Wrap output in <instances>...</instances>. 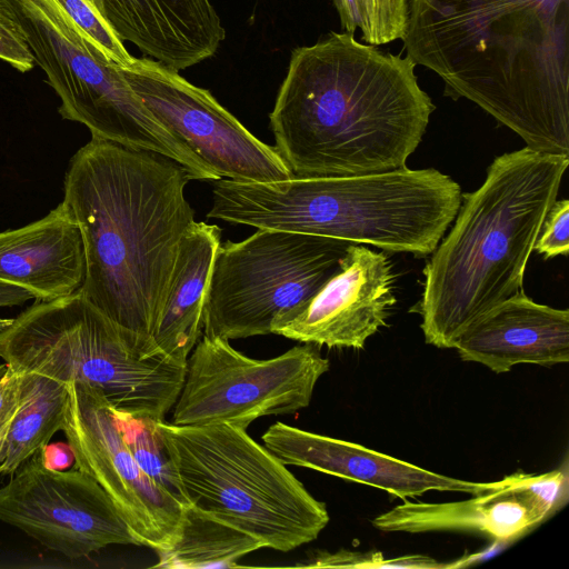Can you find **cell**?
Here are the masks:
<instances>
[{
	"label": "cell",
	"mask_w": 569,
	"mask_h": 569,
	"mask_svg": "<svg viewBox=\"0 0 569 569\" xmlns=\"http://www.w3.org/2000/svg\"><path fill=\"white\" fill-rule=\"evenodd\" d=\"M84 276L81 232L62 202L37 221L0 232V287L48 301L79 290Z\"/></svg>",
	"instance_id": "ac0fdd59"
},
{
	"label": "cell",
	"mask_w": 569,
	"mask_h": 569,
	"mask_svg": "<svg viewBox=\"0 0 569 569\" xmlns=\"http://www.w3.org/2000/svg\"><path fill=\"white\" fill-rule=\"evenodd\" d=\"M121 70L151 113L220 179L292 178L274 148L256 138L210 91L150 58L133 57Z\"/></svg>",
	"instance_id": "7c38bea8"
},
{
	"label": "cell",
	"mask_w": 569,
	"mask_h": 569,
	"mask_svg": "<svg viewBox=\"0 0 569 569\" xmlns=\"http://www.w3.org/2000/svg\"><path fill=\"white\" fill-rule=\"evenodd\" d=\"M533 250L545 259L569 252V201L556 200L548 211Z\"/></svg>",
	"instance_id": "484cf974"
},
{
	"label": "cell",
	"mask_w": 569,
	"mask_h": 569,
	"mask_svg": "<svg viewBox=\"0 0 569 569\" xmlns=\"http://www.w3.org/2000/svg\"><path fill=\"white\" fill-rule=\"evenodd\" d=\"M62 431L74 467L92 477L114 502L139 546L157 553L176 541L182 503L154 483L128 449L117 416L94 388L69 382Z\"/></svg>",
	"instance_id": "4fadbf2b"
},
{
	"label": "cell",
	"mask_w": 569,
	"mask_h": 569,
	"mask_svg": "<svg viewBox=\"0 0 569 569\" xmlns=\"http://www.w3.org/2000/svg\"><path fill=\"white\" fill-rule=\"evenodd\" d=\"M568 477L561 469L542 475L517 472L507 485L453 502L403 503L372 520L385 532L458 531L498 542L512 541L543 522L567 500Z\"/></svg>",
	"instance_id": "5bb4252c"
},
{
	"label": "cell",
	"mask_w": 569,
	"mask_h": 569,
	"mask_svg": "<svg viewBox=\"0 0 569 569\" xmlns=\"http://www.w3.org/2000/svg\"><path fill=\"white\" fill-rule=\"evenodd\" d=\"M361 38L371 46L402 39L406 30L408 0H360Z\"/></svg>",
	"instance_id": "cb8c5ba5"
},
{
	"label": "cell",
	"mask_w": 569,
	"mask_h": 569,
	"mask_svg": "<svg viewBox=\"0 0 569 569\" xmlns=\"http://www.w3.org/2000/svg\"><path fill=\"white\" fill-rule=\"evenodd\" d=\"M1 1L58 94L63 119L86 126L91 138L166 156L184 167L192 180L219 179L151 113L121 67L89 42L53 1Z\"/></svg>",
	"instance_id": "ba28073f"
},
{
	"label": "cell",
	"mask_w": 569,
	"mask_h": 569,
	"mask_svg": "<svg viewBox=\"0 0 569 569\" xmlns=\"http://www.w3.org/2000/svg\"><path fill=\"white\" fill-rule=\"evenodd\" d=\"M0 520L70 559L111 545L139 546L102 487L76 467H51L47 448L26 460L0 488Z\"/></svg>",
	"instance_id": "8fae6325"
},
{
	"label": "cell",
	"mask_w": 569,
	"mask_h": 569,
	"mask_svg": "<svg viewBox=\"0 0 569 569\" xmlns=\"http://www.w3.org/2000/svg\"><path fill=\"white\" fill-rule=\"evenodd\" d=\"M401 40L447 96L569 157V0H408Z\"/></svg>",
	"instance_id": "6da1fadb"
},
{
	"label": "cell",
	"mask_w": 569,
	"mask_h": 569,
	"mask_svg": "<svg viewBox=\"0 0 569 569\" xmlns=\"http://www.w3.org/2000/svg\"><path fill=\"white\" fill-rule=\"evenodd\" d=\"M306 568H418L438 569L445 568V563L437 562L433 558L422 555L402 556L393 559H386L379 551L360 552L351 550H339L336 552L319 551L307 562L297 565Z\"/></svg>",
	"instance_id": "d4e9b609"
},
{
	"label": "cell",
	"mask_w": 569,
	"mask_h": 569,
	"mask_svg": "<svg viewBox=\"0 0 569 569\" xmlns=\"http://www.w3.org/2000/svg\"><path fill=\"white\" fill-rule=\"evenodd\" d=\"M114 413L123 440L141 470L160 488L187 505L173 463L158 428V421Z\"/></svg>",
	"instance_id": "7402d4cb"
},
{
	"label": "cell",
	"mask_w": 569,
	"mask_h": 569,
	"mask_svg": "<svg viewBox=\"0 0 569 569\" xmlns=\"http://www.w3.org/2000/svg\"><path fill=\"white\" fill-rule=\"evenodd\" d=\"M188 357L172 423H229L242 429L270 415L295 413L309 406L330 362L317 345L295 346L267 360L252 359L229 340L202 336Z\"/></svg>",
	"instance_id": "30bf717a"
},
{
	"label": "cell",
	"mask_w": 569,
	"mask_h": 569,
	"mask_svg": "<svg viewBox=\"0 0 569 569\" xmlns=\"http://www.w3.org/2000/svg\"><path fill=\"white\" fill-rule=\"evenodd\" d=\"M19 398L20 373L4 362L0 365V442L18 409Z\"/></svg>",
	"instance_id": "83f0119b"
},
{
	"label": "cell",
	"mask_w": 569,
	"mask_h": 569,
	"mask_svg": "<svg viewBox=\"0 0 569 569\" xmlns=\"http://www.w3.org/2000/svg\"><path fill=\"white\" fill-rule=\"evenodd\" d=\"M221 230L194 221L183 234L168 290L151 333L157 350L187 366L201 336L202 310Z\"/></svg>",
	"instance_id": "d6986e66"
},
{
	"label": "cell",
	"mask_w": 569,
	"mask_h": 569,
	"mask_svg": "<svg viewBox=\"0 0 569 569\" xmlns=\"http://www.w3.org/2000/svg\"><path fill=\"white\" fill-rule=\"evenodd\" d=\"M393 295L387 254L350 243L341 270L300 310L274 322L271 333L329 348L363 349L387 326Z\"/></svg>",
	"instance_id": "9a60e30c"
},
{
	"label": "cell",
	"mask_w": 569,
	"mask_h": 569,
	"mask_svg": "<svg viewBox=\"0 0 569 569\" xmlns=\"http://www.w3.org/2000/svg\"><path fill=\"white\" fill-rule=\"evenodd\" d=\"M158 428L187 505L283 552L317 539L328 525L326 505L246 429L164 420Z\"/></svg>",
	"instance_id": "52a82bcc"
},
{
	"label": "cell",
	"mask_w": 569,
	"mask_h": 569,
	"mask_svg": "<svg viewBox=\"0 0 569 569\" xmlns=\"http://www.w3.org/2000/svg\"><path fill=\"white\" fill-rule=\"evenodd\" d=\"M0 59L20 72L34 66V58L24 36L7 6L0 0Z\"/></svg>",
	"instance_id": "4316f807"
},
{
	"label": "cell",
	"mask_w": 569,
	"mask_h": 569,
	"mask_svg": "<svg viewBox=\"0 0 569 569\" xmlns=\"http://www.w3.org/2000/svg\"><path fill=\"white\" fill-rule=\"evenodd\" d=\"M264 447L284 465L332 475L385 490L407 500L428 491L478 495L509 483L516 473L491 482L451 478L361 445L274 422L262 435Z\"/></svg>",
	"instance_id": "2e32d148"
},
{
	"label": "cell",
	"mask_w": 569,
	"mask_h": 569,
	"mask_svg": "<svg viewBox=\"0 0 569 569\" xmlns=\"http://www.w3.org/2000/svg\"><path fill=\"white\" fill-rule=\"evenodd\" d=\"M350 242L257 229L220 243L202 310L204 336L226 340L271 333L305 307L342 268Z\"/></svg>",
	"instance_id": "9c48e42d"
},
{
	"label": "cell",
	"mask_w": 569,
	"mask_h": 569,
	"mask_svg": "<svg viewBox=\"0 0 569 569\" xmlns=\"http://www.w3.org/2000/svg\"><path fill=\"white\" fill-rule=\"evenodd\" d=\"M568 164L569 157L525 147L495 158L483 183L461 193L453 226L423 268L415 306L427 343L453 348L471 322L522 290Z\"/></svg>",
	"instance_id": "277c9868"
},
{
	"label": "cell",
	"mask_w": 569,
	"mask_h": 569,
	"mask_svg": "<svg viewBox=\"0 0 569 569\" xmlns=\"http://www.w3.org/2000/svg\"><path fill=\"white\" fill-rule=\"evenodd\" d=\"M461 193L433 168L274 182L219 179L207 217L427 257L453 222Z\"/></svg>",
	"instance_id": "5b68a950"
},
{
	"label": "cell",
	"mask_w": 569,
	"mask_h": 569,
	"mask_svg": "<svg viewBox=\"0 0 569 569\" xmlns=\"http://www.w3.org/2000/svg\"><path fill=\"white\" fill-rule=\"evenodd\" d=\"M262 545L250 535L189 505L174 543L159 552L154 568H234L237 561Z\"/></svg>",
	"instance_id": "44dd1931"
},
{
	"label": "cell",
	"mask_w": 569,
	"mask_h": 569,
	"mask_svg": "<svg viewBox=\"0 0 569 569\" xmlns=\"http://www.w3.org/2000/svg\"><path fill=\"white\" fill-rule=\"evenodd\" d=\"M345 32L353 34L361 24L360 0H333Z\"/></svg>",
	"instance_id": "f1b7e54d"
},
{
	"label": "cell",
	"mask_w": 569,
	"mask_h": 569,
	"mask_svg": "<svg viewBox=\"0 0 569 569\" xmlns=\"http://www.w3.org/2000/svg\"><path fill=\"white\" fill-rule=\"evenodd\" d=\"M74 23L83 37L94 44L110 61L128 67L133 57L118 38L91 0H51Z\"/></svg>",
	"instance_id": "603a6c76"
},
{
	"label": "cell",
	"mask_w": 569,
	"mask_h": 569,
	"mask_svg": "<svg viewBox=\"0 0 569 569\" xmlns=\"http://www.w3.org/2000/svg\"><path fill=\"white\" fill-rule=\"evenodd\" d=\"M10 322V319H0V329L7 326Z\"/></svg>",
	"instance_id": "f546056e"
},
{
	"label": "cell",
	"mask_w": 569,
	"mask_h": 569,
	"mask_svg": "<svg viewBox=\"0 0 569 569\" xmlns=\"http://www.w3.org/2000/svg\"><path fill=\"white\" fill-rule=\"evenodd\" d=\"M416 66L348 32L332 31L293 49L269 114L273 148L292 177L407 167L436 109Z\"/></svg>",
	"instance_id": "7a4b0ae2"
},
{
	"label": "cell",
	"mask_w": 569,
	"mask_h": 569,
	"mask_svg": "<svg viewBox=\"0 0 569 569\" xmlns=\"http://www.w3.org/2000/svg\"><path fill=\"white\" fill-rule=\"evenodd\" d=\"M453 348L461 360L495 373L521 363H567L569 311L537 303L521 290L471 322Z\"/></svg>",
	"instance_id": "e0dca14e"
},
{
	"label": "cell",
	"mask_w": 569,
	"mask_h": 569,
	"mask_svg": "<svg viewBox=\"0 0 569 569\" xmlns=\"http://www.w3.org/2000/svg\"><path fill=\"white\" fill-rule=\"evenodd\" d=\"M68 383L34 373H20L18 409L0 445V475H12L26 460L47 448L62 429Z\"/></svg>",
	"instance_id": "ffe728a7"
},
{
	"label": "cell",
	"mask_w": 569,
	"mask_h": 569,
	"mask_svg": "<svg viewBox=\"0 0 569 569\" xmlns=\"http://www.w3.org/2000/svg\"><path fill=\"white\" fill-rule=\"evenodd\" d=\"M0 358L19 373L86 383L114 412L157 421L176 403L187 369L117 325L79 290L38 300L10 319L0 329Z\"/></svg>",
	"instance_id": "8992f818"
},
{
	"label": "cell",
	"mask_w": 569,
	"mask_h": 569,
	"mask_svg": "<svg viewBox=\"0 0 569 569\" xmlns=\"http://www.w3.org/2000/svg\"><path fill=\"white\" fill-rule=\"evenodd\" d=\"M190 180L166 156L96 138L74 153L66 172L61 202L80 229L86 257L79 291L148 340L180 241L194 222L184 193Z\"/></svg>",
	"instance_id": "3957f363"
}]
</instances>
